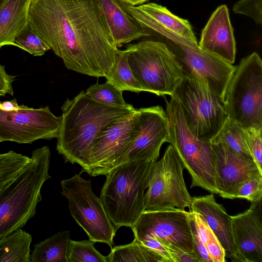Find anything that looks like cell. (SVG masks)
I'll use <instances>...</instances> for the list:
<instances>
[{
	"instance_id": "f546056e",
	"label": "cell",
	"mask_w": 262,
	"mask_h": 262,
	"mask_svg": "<svg viewBox=\"0 0 262 262\" xmlns=\"http://www.w3.org/2000/svg\"><path fill=\"white\" fill-rule=\"evenodd\" d=\"M122 92L107 81L92 85L85 91L92 99L100 104L118 107L129 106L130 104L126 103L123 99Z\"/></svg>"
},
{
	"instance_id": "e0dca14e",
	"label": "cell",
	"mask_w": 262,
	"mask_h": 262,
	"mask_svg": "<svg viewBox=\"0 0 262 262\" xmlns=\"http://www.w3.org/2000/svg\"><path fill=\"white\" fill-rule=\"evenodd\" d=\"M231 216L232 233L240 262H262L261 201Z\"/></svg>"
},
{
	"instance_id": "4316f807",
	"label": "cell",
	"mask_w": 262,
	"mask_h": 262,
	"mask_svg": "<svg viewBox=\"0 0 262 262\" xmlns=\"http://www.w3.org/2000/svg\"><path fill=\"white\" fill-rule=\"evenodd\" d=\"M105 77L107 82L121 91H129L136 93L143 91L133 74L125 50L118 51L115 62Z\"/></svg>"
},
{
	"instance_id": "ab89813d",
	"label": "cell",
	"mask_w": 262,
	"mask_h": 262,
	"mask_svg": "<svg viewBox=\"0 0 262 262\" xmlns=\"http://www.w3.org/2000/svg\"><path fill=\"white\" fill-rule=\"evenodd\" d=\"M148 1L149 0H119L121 3L132 6H137L142 5Z\"/></svg>"
},
{
	"instance_id": "836d02e7",
	"label": "cell",
	"mask_w": 262,
	"mask_h": 262,
	"mask_svg": "<svg viewBox=\"0 0 262 262\" xmlns=\"http://www.w3.org/2000/svg\"><path fill=\"white\" fill-rule=\"evenodd\" d=\"M249 150L253 161L262 172V127L245 128Z\"/></svg>"
},
{
	"instance_id": "d6986e66",
	"label": "cell",
	"mask_w": 262,
	"mask_h": 262,
	"mask_svg": "<svg viewBox=\"0 0 262 262\" xmlns=\"http://www.w3.org/2000/svg\"><path fill=\"white\" fill-rule=\"evenodd\" d=\"M190 209L200 215L213 231L225 250L226 257L240 262L233 241L231 216L216 202L213 193L192 198Z\"/></svg>"
},
{
	"instance_id": "cb8c5ba5",
	"label": "cell",
	"mask_w": 262,
	"mask_h": 262,
	"mask_svg": "<svg viewBox=\"0 0 262 262\" xmlns=\"http://www.w3.org/2000/svg\"><path fill=\"white\" fill-rule=\"evenodd\" d=\"M31 234L18 229L0 239V262H31Z\"/></svg>"
},
{
	"instance_id": "e575fe53",
	"label": "cell",
	"mask_w": 262,
	"mask_h": 262,
	"mask_svg": "<svg viewBox=\"0 0 262 262\" xmlns=\"http://www.w3.org/2000/svg\"><path fill=\"white\" fill-rule=\"evenodd\" d=\"M262 0H240L233 7L234 13L251 18L257 25L262 23Z\"/></svg>"
},
{
	"instance_id": "ac0fdd59",
	"label": "cell",
	"mask_w": 262,
	"mask_h": 262,
	"mask_svg": "<svg viewBox=\"0 0 262 262\" xmlns=\"http://www.w3.org/2000/svg\"><path fill=\"white\" fill-rule=\"evenodd\" d=\"M200 47L222 60L232 64L236 44L229 12L226 5L217 8L202 32Z\"/></svg>"
},
{
	"instance_id": "b9f144b4",
	"label": "cell",
	"mask_w": 262,
	"mask_h": 262,
	"mask_svg": "<svg viewBox=\"0 0 262 262\" xmlns=\"http://www.w3.org/2000/svg\"><path fill=\"white\" fill-rule=\"evenodd\" d=\"M0 142H1V140H0Z\"/></svg>"
},
{
	"instance_id": "2e32d148",
	"label": "cell",
	"mask_w": 262,
	"mask_h": 262,
	"mask_svg": "<svg viewBox=\"0 0 262 262\" xmlns=\"http://www.w3.org/2000/svg\"><path fill=\"white\" fill-rule=\"evenodd\" d=\"M210 142L215 157L218 194L224 199H234L243 183L262 172L253 160L241 158L223 143Z\"/></svg>"
},
{
	"instance_id": "8d00e7d4",
	"label": "cell",
	"mask_w": 262,
	"mask_h": 262,
	"mask_svg": "<svg viewBox=\"0 0 262 262\" xmlns=\"http://www.w3.org/2000/svg\"><path fill=\"white\" fill-rule=\"evenodd\" d=\"M15 78L16 76L8 74L5 66L0 63V96H5L6 94L13 95L12 83Z\"/></svg>"
},
{
	"instance_id": "83f0119b",
	"label": "cell",
	"mask_w": 262,
	"mask_h": 262,
	"mask_svg": "<svg viewBox=\"0 0 262 262\" xmlns=\"http://www.w3.org/2000/svg\"><path fill=\"white\" fill-rule=\"evenodd\" d=\"M191 216L195 232L213 261L225 262V250L213 231L198 213L191 211Z\"/></svg>"
},
{
	"instance_id": "4dcf8cb0",
	"label": "cell",
	"mask_w": 262,
	"mask_h": 262,
	"mask_svg": "<svg viewBox=\"0 0 262 262\" xmlns=\"http://www.w3.org/2000/svg\"><path fill=\"white\" fill-rule=\"evenodd\" d=\"M94 243L90 239H70L67 255L68 262H108L107 256L99 252L95 248Z\"/></svg>"
},
{
	"instance_id": "7a4b0ae2",
	"label": "cell",
	"mask_w": 262,
	"mask_h": 262,
	"mask_svg": "<svg viewBox=\"0 0 262 262\" xmlns=\"http://www.w3.org/2000/svg\"><path fill=\"white\" fill-rule=\"evenodd\" d=\"M61 122L57 138L56 150L66 162L77 163L82 171H89L91 151L105 128L116 120L135 111L133 106L103 105L81 91L67 98L61 106Z\"/></svg>"
},
{
	"instance_id": "9c48e42d",
	"label": "cell",
	"mask_w": 262,
	"mask_h": 262,
	"mask_svg": "<svg viewBox=\"0 0 262 262\" xmlns=\"http://www.w3.org/2000/svg\"><path fill=\"white\" fill-rule=\"evenodd\" d=\"M170 96L179 102L189 130L200 140L210 142L228 117L223 100L197 78L184 76Z\"/></svg>"
},
{
	"instance_id": "277c9868",
	"label": "cell",
	"mask_w": 262,
	"mask_h": 262,
	"mask_svg": "<svg viewBox=\"0 0 262 262\" xmlns=\"http://www.w3.org/2000/svg\"><path fill=\"white\" fill-rule=\"evenodd\" d=\"M157 160H135L119 164L105 175L100 199L115 229L132 228L144 212L145 191Z\"/></svg>"
},
{
	"instance_id": "30bf717a",
	"label": "cell",
	"mask_w": 262,
	"mask_h": 262,
	"mask_svg": "<svg viewBox=\"0 0 262 262\" xmlns=\"http://www.w3.org/2000/svg\"><path fill=\"white\" fill-rule=\"evenodd\" d=\"M184 168L177 152L170 144L153 166L144 195V212L190 208L192 197L185 185Z\"/></svg>"
},
{
	"instance_id": "6da1fadb",
	"label": "cell",
	"mask_w": 262,
	"mask_h": 262,
	"mask_svg": "<svg viewBox=\"0 0 262 262\" xmlns=\"http://www.w3.org/2000/svg\"><path fill=\"white\" fill-rule=\"evenodd\" d=\"M28 25L67 69L105 77L119 49L96 0H32Z\"/></svg>"
},
{
	"instance_id": "f35d334b",
	"label": "cell",
	"mask_w": 262,
	"mask_h": 262,
	"mask_svg": "<svg viewBox=\"0 0 262 262\" xmlns=\"http://www.w3.org/2000/svg\"><path fill=\"white\" fill-rule=\"evenodd\" d=\"M19 108L20 106L18 105L17 100L15 98L10 101L0 102V108L5 111H16Z\"/></svg>"
},
{
	"instance_id": "8992f818",
	"label": "cell",
	"mask_w": 262,
	"mask_h": 262,
	"mask_svg": "<svg viewBox=\"0 0 262 262\" xmlns=\"http://www.w3.org/2000/svg\"><path fill=\"white\" fill-rule=\"evenodd\" d=\"M166 113L168 124L169 142L176 149L185 168L190 174L191 188L200 187L218 194L214 152L210 142L200 140L189 130L181 106L171 96L166 101Z\"/></svg>"
},
{
	"instance_id": "1f68e13d",
	"label": "cell",
	"mask_w": 262,
	"mask_h": 262,
	"mask_svg": "<svg viewBox=\"0 0 262 262\" xmlns=\"http://www.w3.org/2000/svg\"><path fill=\"white\" fill-rule=\"evenodd\" d=\"M13 46L17 47L35 56H41L50 47L29 26L14 41Z\"/></svg>"
},
{
	"instance_id": "7c38bea8",
	"label": "cell",
	"mask_w": 262,
	"mask_h": 262,
	"mask_svg": "<svg viewBox=\"0 0 262 262\" xmlns=\"http://www.w3.org/2000/svg\"><path fill=\"white\" fill-rule=\"evenodd\" d=\"M16 111L0 108V140L30 144L39 139L57 138L61 116H56L49 106L34 108L24 104Z\"/></svg>"
},
{
	"instance_id": "484cf974",
	"label": "cell",
	"mask_w": 262,
	"mask_h": 262,
	"mask_svg": "<svg viewBox=\"0 0 262 262\" xmlns=\"http://www.w3.org/2000/svg\"><path fill=\"white\" fill-rule=\"evenodd\" d=\"M210 142L223 143L241 158L253 160L247 145L245 128L229 117Z\"/></svg>"
},
{
	"instance_id": "4fadbf2b",
	"label": "cell",
	"mask_w": 262,
	"mask_h": 262,
	"mask_svg": "<svg viewBox=\"0 0 262 262\" xmlns=\"http://www.w3.org/2000/svg\"><path fill=\"white\" fill-rule=\"evenodd\" d=\"M131 228L135 238L139 241L152 238L161 243L193 252L190 211L174 209L143 212Z\"/></svg>"
},
{
	"instance_id": "3957f363",
	"label": "cell",
	"mask_w": 262,
	"mask_h": 262,
	"mask_svg": "<svg viewBox=\"0 0 262 262\" xmlns=\"http://www.w3.org/2000/svg\"><path fill=\"white\" fill-rule=\"evenodd\" d=\"M50 158L47 145L33 150L24 168L0 192V239L23 228L35 215L42 200L41 187L51 178Z\"/></svg>"
},
{
	"instance_id": "f1b7e54d",
	"label": "cell",
	"mask_w": 262,
	"mask_h": 262,
	"mask_svg": "<svg viewBox=\"0 0 262 262\" xmlns=\"http://www.w3.org/2000/svg\"><path fill=\"white\" fill-rule=\"evenodd\" d=\"M30 158L13 150L0 154V192L21 171Z\"/></svg>"
},
{
	"instance_id": "ba28073f",
	"label": "cell",
	"mask_w": 262,
	"mask_h": 262,
	"mask_svg": "<svg viewBox=\"0 0 262 262\" xmlns=\"http://www.w3.org/2000/svg\"><path fill=\"white\" fill-rule=\"evenodd\" d=\"M223 101L228 117L244 128L262 127V61L257 53L235 66Z\"/></svg>"
},
{
	"instance_id": "7402d4cb",
	"label": "cell",
	"mask_w": 262,
	"mask_h": 262,
	"mask_svg": "<svg viewBox=\"0 0 262 262\" xmlns=\"http://www.w3.org/2000/svg\"><path fill=\"white\" fill-rule=\"evenodd\" d=\"M32 0H7L0 8V49L14 41L28 26Z\"/></svg>"
},
{
	"instance_id": "ffe728a7",
	"label": "cell",
	"mask_w": 262,
	"mask_h": 262,
	"mask_svg": "<svg viewBox=\"0 0 262 262\" xmlns=\"http://www.w3.org/2000/svg\"><path fill=\"white\" fill-rule=\"evenodd\" d=\"M110 35L118 48L132 41L151 36L122 6L119 0H96Z\"/></svg>"
},
{
	"instance_id": "603a6c76",
	"label": "cell",
	"mask_w": 262,
	"mask_h": 262,
	"mask_svg": "<svg viewBox=\"0 0 262 262\" xmlns=\"http://www.w3.org/2000/svg\"><path fill=\"white\" fill-rule=\"evenodd\" d=\"M70 231L58 232L34 245L31 262H68Z\"/></svg>"
},
{
	"instance_id": "5b68a950",
	"label": "cell",
	"mask_w": 262,
	"mask_h": 262,
	"mask_svg": "<svg viewBox=\"0 0 262 262\" xmlns=\"http://www.w3.org/2000/svg\"><path fill=\"white\" fill-rule=\"evenodd\" d=\"M137 22L149 33L152 32L175 54L184 76L201 80L208 88L223 100L227 84L235 66L201 49L197 40H192L145 20Z\"/></svg>"
},
{
	"instance_id": "8fae6325",
	"label": "cell",
	"mask_w": 262,
	"mask_h": 262,
	"mask_svg": "<svg viewBox=\"0 0 262 262\" xmlns=\"http://www.w3.org/2000/svg\"><path fill=\"white\" fill-rule=\"evenodd\" d=\"M61 194L69 202L73 219L90 241L107 244L112 249L117 230L110 220L100 198L92 190L91 180L80 174L60 182Z\"/></svg>"
},
{
	"instance_id": "5bb4252c",
	"label": "cell",
	"mask_w": 262,
	"mask_h": 262,
	"mask_svg": "<svg viewBox=\"0 0 262 262\" xmlns=\"http://www.w3.org/2000/svg\"><path fill=\"white\" fill-rule=\"evenodd\" d=\"M138 130L137 110L108 125L91 151L88 173L93 177L105 175L126 151Z\"/></svg>"
},
{
	"instance_id": "60d3db41",
	"label": "cell",
	"mask_w": 262,
	"mask_h": 262,
	"mask_svg": "<svg viewBox=\"0 0 262 262\" xmlns=\"http://www.w3.org/2000/svg\"><path fill=\"white\" fill-rule=\"evenodd\" d=\"M7 0H0V8Z\"/></svg>"
},
{
	"instance_id": "44dd1931",
	"label": "cell",
	"mask_w": 262,
	"mask_h": 262,
	"mask_svg": "<svg viewBox=\"0 0 262 262\" xmlns=\"http://www.w3.org/2000/svg\"><path fill=\"white\" fill-rule=\"evenodd\" d=\"M121 5L136 20H147L189 39L197 40L189 22L174 15L165 7L154 3L137 6Z\"/></svg>"
},
{
	"instance_id": "9a60e30c",
	"label": "cell",
	"mask_w": 262,
	"mask_h": 262,
	"mask_svg": "<svg viewBox=\"0 0 262 262\" xmlns=\"http://www.w3.org/2000/svg\"><path fill=\"white\" fill-rule=\"evenodd\" d=\"M137 111L138 134L115 167L135 160H157L162 145L169 142L168 121L163 108L156 105Z\"/></svg>"
},
{
	"instance_id": "d4e9b609",
	"label": "cell",
	"mask_w": 262,
	"mask_h": 262,
	"mask_svg": "<svg viewBox=\"0 0 262 262\" xmlns=\"http://www.w3.org/2000/svg\"><path fill=\"white\" fill-rule=\"evenodd\" d=\"M107 257L108 262H165L160 255L136 238L130 244L113 247Z\"/></svg>"
},
{
	"instance_id": "52a82bcc",
	"label": "cell",
	"mask_w": 262,
	"mask_h": 262,
	"mask_svg": "<svg viewBox=\"0 0 262 262\" xmlns=\"http://www.w3.org/2000/svg\"><path fill=\"white\" fill-rule=\"evenodd\" d=\"M133 74L143 91L171 96L184 75L175 54L165 43L143 40L126 46Z\"/></svg>"
},
{
	"instance_id": "d6a6232c",
	"label": "cell",
	"mask_w": 262,
	"mask_h": 262,
	"mask_svg": "<svg viewBox=\"0 0 262 262\" xmlns=\"http://www.w3.org/2000/svg\"><path fill=\"white\" fill-rule=\"evenodd\" d=\"M245 199L251 203L261 201L262 175L253 177L243 183L237 189L234 199Z\"/></svg>"
},
{
	"instance_id": "d590c367",
	"label": "cell",
	"mask_w": 262,
	"mask_h": 262,
	"mask_svg": "<svg viewBox=\"0 0 262 262\" xmlns=\"http://www.w3.org/2000/svg\"><path fill=\"white\" fill-rule=\"evenodd\" d=\"M168 250L172 262H202V260L194 252L182 250L171 244L161 243Z\"/></svg>"
},
{
	"instance_id": "74e56055",
	"label": "cell",
	"mask_w": 262,
	"mask_h": 262,
	"mask_svg": "<svg viewBox=\"0 0 262 262\" xmlns=\"http://www.w3.org/2000/svg\"><path fill=\"white\" fill-rule=\"evenodd\" d=\"M191 226L193 238V252L197 255L203 261L213 262L206 247L195 232V228L192 222L191 216Z\"/></svg>"
}]
</instances>
